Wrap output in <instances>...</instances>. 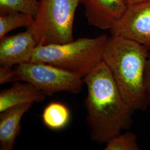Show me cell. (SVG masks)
I'll return each instance as SVG.
<instances>
[{
    "label": "cell",
    "instance_id": "30bf717a",
    "mask_svg": "<svg viewBox=\"0 0 150 150\" xmlns=\"http://www.w3.org/2000/svg\"><path fill=\"white\" fill-rule=\"evenodd\" d=\"M46 97L42 91L30 83H17L1 91L0 112L23 103L42 102Z\"/></svg>",
    "mask_w": 150,
    "mask_h": 150
},
{
    "label": "cell",
    "instance_id": "4fadbf2b",
    "mask_svg": "<svg viewBox=\"0 0 150 150\" xmlns=\"http://www.w3.org/2000/svg\"><path fill=\"white\" fill-rule=\"evenodd\" d=\"M38 0H0V13L17 11L35 17L38 11Z\"/></svg>",
    "mask_w": 150,
    "mask_h": 150
},
{
    "label": "cell",
    "instance_id": "ba28073f",
    "mask_svg": "<svg viewBox=\"0 0 150 150\" xmlns=\"http://www.w3.org/2000/svg\"><path fill=\"white\" fill-rule=\"evenodd\" d=\"M88 23L102 30H111L126 11L125 0H80Z\"/></svg>",
    "mask_w": 150,
    "mask_h": 150
},
{
    "label": "cell",
    "instance_id": "9a60e30c",
    "mask_svg": "<svg viewBox=\"0 0 150 150\" xmlns=\"http://www.w3.org/2000/svg\"><path fill=\"white\" fill-rule=\"evenodd\" d=\"M16 81V72L12 67L1 66L0 67V85L10 82Z\"/></svg>",
    "mask_w": 150,
    "mask_h": 150
},
{
    "label": "cell",
    "instance_id": "8992f818",
    "mask_svg": "<svg viewBox=\"0 0 150 150\" xmlns=\"http://www.w3.org/2000/svg\"><path fill=\"white\" fill-rule=\"evenodd\" d=\"M110 31L112 35L127 38L150 47V0L128 6Z\"/></svg>",
    "mask_w": 150,
    "mask_h": 150
},
{
    "label": "cell",
    "instance_id": "2e32d148",
    "mask_svg": "<svg viewBox=\"0 0 150 150\" xmlns=\"http://www.w3.org/2000/svg\"><path fill=\"white\" fill-rule=\"evenodd\" d=\"M145 96L148 106H150V51L145 66L144 75Z\"/></svg>",
    "mask_w": 150,
    "mask_h": 150
},
{
    "label": "cell",
    "instance_id": "52a82bcc",
    "mask_svg": "<svg viewBox=\"0 0 150 150\" xmlns=\"http://www.w3.org/2000/svg\"><path fill=\"white\" fill-rule=\"evenodd\" d=\"M37 42L31 30L0 38V64L12 67L31 61Z\"/></svg>",
    "mask_w": 150,
    "mask_h": 150
},
{
    "label": "cell",
    "instance_id": "9c48e42d",
    "mask_svg": "<svg viewBox=\"0 0 150 150\" xmlns=\"http://www.w3.org/2000/svg\"><path fill=\"white\" fill-rule=\"evenodd\" d=\"M33 104V103H23L10 107L1 112V150H12L16 138L21 131L22 118Z\"/></svg>",
    "mask_w": 150,
    "mask_h": 150
},
{
    "label": "cell",
    "instance_id": "6da1fadb",
    "mask_svg": "<svg viewBox=\"0 0 150 150\" xmlns=\"http://www.w3.org/2000/svg\"><path fill=\"white\" fill-rule=\"evenodd\" d=\"M83 80L87 89L85 106L91 140L106 144L132 126L134 111L124 101L103 61Z\"/></svg>",
    "mask_w": 150,
    "mask_h": 150
},
{
    "label": "cell",
    "instance_id": "e0dca14e",
    "mask_svg": "<svg viewBox=\"0 0 150 150\" xmlns=\"http://www.w3.org/2000/svg\"><path fill=\"white\" fill-rule=\"evenodd\" d=\"M125 1L126 2V5L128 6L132 5L134 4L140 3L147 0H125Z\"/></svg>",
    "mask_w": 150,
    "mask_h": 150
},
{
    "label": "cell",
    "instance_id": "3957f363",
    "mask_svg": "<svg viewBox=\"0 0 150 150\" xmlns=\"http://www.w3.org/2000/svg\"><path fill=\"white\" fill-rule=\"evenodd\" d=\"M106 34L69 42L38 45L30 62L52 64L84 78L103 61Z\"/></svg>",
    "mask_w": 150,
    "mask_h": 150
},
{
    "label": "cell",
    "instance_id": "5b68a950",
    "mask_svg": "<svg viewBox=\"0 0 150 150\" xmlns=\"http://www.w3.org/2000/svg\"><path fill=\"white\" fill-rule=\"evenodd\" d=\"M16 81H24L36 86L46 96L59 92L77 94L85 85L79 75L43 62H28L17 64Z\"/></svg>",
    "mask_w": 150,
    "mask_h": 150
},
{
    "label": "cell",
    "instance_id": "5bb4252c",
    "mask_svg": "<svg viewBox=\"0 0 150 150\" xmlns=\"http://www.w3.org/2000/svg\"><path fill=\"white\" fill-rule=\"evenodd\" d=\"M105 150H140L137 142V136L131 131L120 133L110 139L107 143Z\"/></svg>",
    "mask_w": 150,
    "mask_h": 150
},
{
    "label": "cell",
    "instance_id": "8fae6325",
    "mask_svg": "<svg viewBox=\"0 0 150 150\" xmlns=\"http://www.w3.org/2000/svg\"><path fill=\"white\" fill-rule=\"evenodd\" d=\"M70 111L68 107L60 102H51L43 110L42 115L45 125L54 131L61 130L70 122Z\"/></svg>",
    "mask_w": 150,
    "mask_h": 150
},
{
    "label": "cell",
    "instance_id": "7a4b0ae2",
    "mask_svg": "<svg viewBox=\"0 0 150 150\" xmlns=\"http://www.w3.org/2000/svg\"><path fill=\"white\" fill-rule=\"evenodd\" d=\"M148 46L127 38H108L103 61L110 70L124 101L134 111L149 106L145 96L144 75Z\"/></svg>",
    "mask_w": 150,
    "mask_h": 150
},
{
    "label": "cell",
    "instance_id": "7c38bea8",
    "mask_svg": "<svg viewBox=\"0 0 150 150\" xmlns=\"http://www.w3.org/2000/svg\"><path fill=\"white\" fill-rule=\"evenodd\" d=\"M34 17L17 11L0 13V38L11 31L21 27L28 28L32 26Z\"/></svg>",
    "mask_w": 150,
    "mask_h": 150
},
{
    "label": "cell",
    "instance_id": "277c9868",
    "mask_svg": "<svg viewBox=\"0 0 150 150\" xmlns=\"http://www.w3.org/2000/svg\"><path fill=\"white\" fill-rule=\"evenodd\" d=\"M80 0H40L31 30L38 45L74 40L75 12Z\"/></svg>",
    "mask_w": 150,
    "mask_h": 150
}]
</instances>
